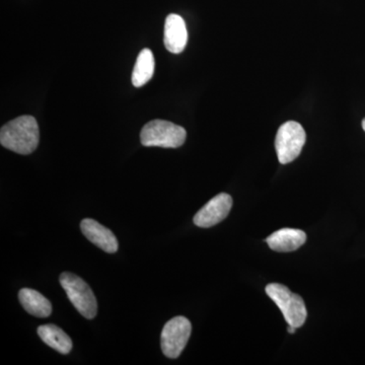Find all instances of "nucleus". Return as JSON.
<instances>
[{
    "label": "nucleus",
    "mask_w": 365,
    "mask_h": 365,
    "mask_svg": "<svg viewBox=\"0 0 365 365\" xmlns=\"http://www.w3.org/2000/svg\"><path fill=\"white\" fill-rule=\"evenodd\" d=\"M40 140L39 126L33 116L16 118L1 127L0 143L7 150L20 155H30L38 148Z\"/></svg>",
    "instance_id": "f257e3e1"
},
{
    "label": "nucleus",
    "mask_w": 365,
    "mask_h": 365,
    "mask_svg": "<svg viewBox=\"0 0 365 365\" xmlns=\"http://www.w3.org/2000/svg\"><path fill=\"white\" fill-rule=\"evenodd\" d=\"M186 137V130L179 125L165 120H153L143 127L140 141L148 148H178L185 143Z\"/></svg>",
    "instance_id": "f03ea898"
},
{
    "label": "nucleus",
    "mask_w": 365,
    "mask_h": 365,
    "mask_svg": "<svg viewBox=\"0 0 365 365\" xmlns=\"http://www.w3.org/2000/svg\"><path fill=\"white\" fill-rule=\"evenodd\" d=\"M266 294L279 307L288 325L299 329L304 325L307 317L306 304L299 294L279 283H271L266 287Z\"/></svg>",
    "instance_id": "7ed1b4c3"
},
{
    "label": "nucleus",
    "mask_w": 365,
    "mask_h": 365,
    "mask_svg": "<svg viewBox=\"0 0 365 365\" xmlns=\"http://www.w3.org/2000/svg\"><path fill=\"white\" fill-rule=\"evenodd\" d=\"M60 284L66 290L67 297L81 316L91 319L97 316L98 302L90 285L85 280L71 272L60 275Z\"/></svg>",
    "instance_id": "20e7f679"
},
{
    "label": "nucleus",
    "mask_w": 365,
    "mask_h": 365,
    "mask_svg": "<svg viewBox=\"0 0 365 365\" xmlns=\"http://www.w3.org/2000/svg\"><path fill=\"white\" fill-rule=\"evenodd\" d=\"M307 141L304 127L295 121L281 125L275 138L276 153L282 165L294 162L299 157Z\"/></svg>",
    "instance_id": "39448f33"
},
{
    "label": "nucleus",
    "mask_w": 365,
    "mask_h": 365,
    "mask_svg": "<svg viewBox=\"0 0 365 365\" xmlns=\"http://www.w3.org/2000/svg\"><path fill=\"white\" fill-rule=\"evenodd\" d=\"M192 333V325L185 317H176L165 324L160 335L163 353L170 359H176L186 347Z\"/></svg>",
    "instance_id": "423d86ee"
},
{
    "label": "nucleus",
    "mask_w": 365,
    "mask_h": 365,
    "mask_svg": "<svg viewBox=\"0 0 365 365\" xmlns=\"http://www.w3.org/2000/svg\"><path fill=\"white\" fill-rule=\"evenodd\" d=\"M232 207V196L227 193L218 194L196 213L193 222L199 227H215L227 217Z\"/></svg>",
    "instance_id": "0eeeda50"
},
{
    "label": "nucleus",
    "mask_w": 365,
    "mask_h": 365,
    "mask_svg": "<svg viewBox=\"0 0 365 365\" xmlns=\"http://www.w3.org/2000/svg\"><path fill=\"white\" fill-rule=\"evenodd\" d=\"M81 230L88 241L106 253L114 254L118 251L119 244L116 235L101 223L91 218H86L81 222Z\"/></svg>",
    "instance_id": "6e6552de"
},
{
    "label": "nucleus",
    "mask_w": 365,
    "mask_h": 365,
    "mask_svg": "<svg viewBox=\"0 0 365 365\" xmlns=\"http://www.w3.org/2000/svg\"><path fill=\"white\" fill-rule=\"evenodd\" d=\"M188 42L186 24L179 14H170L165 19L163 43L168 51L179 54L184 51Z\"/></svg>",
    "instance_id": "1a4fd4ad"
},
{
    "label": "nucleus",
    "mask_w": 365,
    "mask_h": 365,
    "mask_svg": "<svg viewBox=\"0 0 365 365\" xmlns=\"http://www.w3.org/2000/svg\"><path fill=\"white\" fill-rule=\"evenodd\" d=\"M268 246L276 252H292L307 242L306 232L295 228H282L266 239Z\"/></svg>",
    "instance_id": "9d476101"
},
{
    "label": "nucleus",
    "mask_w": 365,
    "mask_h": 365,
    "mask_svg": "<svg viewBox=\"0 0 365 365\" xmlns=\"http://www.w3.org/2000/svg\"><path fill=\"white\" fill-rule=\"evenodd\" d=\"M19 299L26 313L34 317L48 318L52 313L51 302L37 290L23 288L19 292Z\"/></svg>",
    "instance_id": "9b49d317"
},
{
    "label": "nucleus",
    "mask_w": 365,
    "mask_h": 365,
    "mask_svg": "<svg viewBox=\"0 0 365 365\" xmlns=\"http://www.w3.org/2000/svg\"><path fill=\"white\" fill-rule=\"evenodd\" d=\"M38 335L43 342L61 354H68L72 349L71 337L59 327L48 324L38 328Z\"/></svg>",
    "instance_id": "f8f14e48"
},
{
    "label": "nucleus",
    "mask_w": 365,
    "mask_h": 365,
    "mask_svg": "<svg viewBox=\"0 0 365 365\" xmlns=\"http://www.w3.org/2000/svg\"><path fill=\"white\" fill-rule=\"evenodd\" d=\"M155 66V57L151 50L143 49L139 53L132 72V83L135 88L146 85L153 78Z\"/></svg>",
    "instance_id": "ddd939ff"
},
{
    "label": "nucleus",
    "mask_w": 365,
    "mask_h": 365,
    "mask_svg": "<svg viewBox=\"0 0 365 365\" xmlns=\"http://www.w3.org/2000/svg\"><path fill=\"white\" fill-rule=\"evenodd\" d=\"M295 330H297V328H294V327H288V333L294 334L295 332Z\"/></svg>",
    "instance_id": "4468645a"
},
{
    "label": "nucleus",
    "mask_w": 365,
    "mask_h": 365,
    "mask_svg": "<svg viewBox=\"0 0 365 365\" xmlns=\"http://www.w3.org/2000/svg\"><path fill=\"white\" fill-rule=\"evenodd\" d=\"M362 128H364V130L365 131V118L362 120Z\"/></svg>",
    "instance_id": "2eb2a0df"
}]
</instances>
